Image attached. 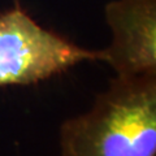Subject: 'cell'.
<instances>
[{
  "instance_id": "obj_1",
  "label": "cell",
  "mask_w": 156,
  "mask_h": 156,
  "mask_svg": "<svg viewBox=\"0 0 156 156\" xmlns=\"http://www.w3.org/2000/svg\"><path fill=\"white\" fill-rule=\"evenodd\" d=\"M59 139L61 156H156V74L116 76Z\"/></svg>"
},
{
  "instance_id": "obj_2",
  "label": "cell",
  "mask_w": 156,
  "mask_h": 156,
  "mask_svg": "<svg viewBox=\"0 0 156 156\" xmlns=\"http://www.w3.org/2000/svg\"><path fill=\"white\" fill-rule=\"evenodd\" d=\"M83 61H103V52L44 29L20 7L0 13V87L38 83Z\"/></svg>"
},
{
  "instance_id": "obj_3",
  "label": "cell",
  "mask_w": 156,
  "mask_h": 156,
  "mask_svg": "<svg viewBox=\"0 0 156 156\" xmlns=\"http://www.w3.org/2000/svg\"><path fill=\"white\" fill-rule=\"evenodd\" d=\"M104 16L112 39L103 63L118 77L156 74V0H112Z\"/></svg>"
}]
</instances>
